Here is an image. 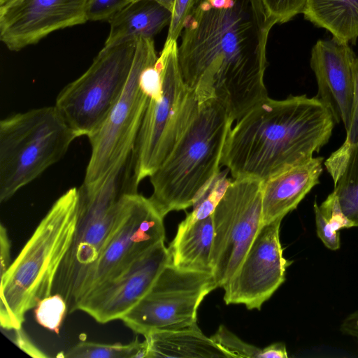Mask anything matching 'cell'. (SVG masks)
<instances>
[{
	"label": "cell",
	"instance_id": "6da1fadb",
	"mask_svg": "<svg viewBox=\"0 0 358 358\" xmlns=\"http://www.w3.org/2000/svg\"><path fill=\"white\" fill-rule=\"evenodd\" d=\"M275 24L260 0L195 1L178 62L199 105L216 99L235 121L268 96L266 45Z\"/></svg>",
	"mask_w": 358,
	"mask_h": 358
},
{
	"label": "cell",
	"instance_id": "7a4b0ae2",
	"mask_svg": "<svg viewBox=\"0 0 358 358\" xmlns=\"http://www.w3.org/2000/svg\"><path fill=\"white\" fill-rule=\"evenodd\" d=\"M222 152L221 165L233 179L264 182L306 161L329 141L336 122L316 96H266L236 120Z\"/></svg>",
	"mask_w": 358,
	"mask_h": 358
},
{
	"label": "cell",
	"instance_id": "3957f363",
	"mask_svg": "<svg viewBox=\"0 0 358 358\" xmlns=\"http://www.w3.org/2000/svg\"><path fill=\"white\" fill-rule=\"evenodd\" d=\"M131 156L103 179L78 188L77 221L71 243L57 272L52 294H60L67 313L78 310L98 260L122 213L125 195L137 192Z\"/></svg>",
	"mask_w": 358,
	"mask_h": 358
},
{
	"label": "cell",
	"instance_id": "277c9868",
	"mask_svg": "<svg viewBox=\"0 0 358 358\" xmlns=\"http://www.w3.org/2000/svg\"><path fill=\"white\" fill-rule=\"evenodd\" d=\"M78 188L52 204L6 273L1 277V329H20L27 311L52 294L57 272L75 231Z\"/></svg>",
	"mask_w": 358,
	"mask_h": 358
},
{
	"label": "cell",
	"instance_id": "5b68a950",
	"mask_svg": "<svg viewBox=\"0 0 358 358\" xmlns=\"http://www.w3.org/2000/svg\"><path fill=\"white\" fill-rule=\"evenodd\" d=\"M234 120L219 101L199 105L198 114L174 150L149 177V198L164 217L193 206L220 172L223 148Z\"/></svg>",
	"mask_w": 358,
	"mask_h": 358
},
{
	"label": "cell",
	"instance_id": "8992f818",
	"mask_svg": "<svg viewBox=\"0 0 358 358\" xmlns=\"http://www.w3.org/2000/svg\"><path fill=\"white\" fill-rule=\"evenodd\" d=\"M79 136L55 106L19 113L0 122V201L59 161Z\"/></svg>",
	"mask_w": 358,
	"mask_h": 358
},
{
	"label": "cell",
	"instance_id": "52a82bcc",
	"mask_svg": "<svg viewBox=\"0 0 358 358\" xmlns=\"http://www.w3.org/2000/svg\"><path fill=\"white\" fill-rule=\"evenodd\" d=\"M157 61L161 91L149 101L131 155L138 185L170 155L199 110L195 92L185 83L180 72L177 41L165 42Z\"/></svg>",
	"mask_w": 358,
	"mask_h": 358
},
{
	"label": "cell",
	"instance_id": "ba28073f",
	"mask_svg": "<svg viewBox=\"0 0 358 358\" xmlns=\"http://www.w3.org/2000/svg\"><path fill=\"white\" fill-rule=\"evenodd\" d=\"M137 40L104 46L89 69L58 94L55 106L79 137L94 134L120 98L131 70Z\"/></svg>",
	"mask_w": 358,
	"mask_h": 358
},
{
	"label": "cell",
	"instance_id": "9c48e42d",
	"mask_svg": "<svg viewBox=\"0 0 358 358\" xmlns=\"http://www.w3.org/2000/svg\"><path fill=\"white\" fill-rule=\"evenodd\" d=\"M158 58L153 38H138L124 88L101 127L88 137L91 156L84 183L96 182L131 157L140 126L153 91L141 73Z\"/></svg>",
	"mask_w": 358,
	"mask_h": 358
},
{
	"label": "cell",
	"instance_id": "30bf717a",
	"mask_svg": "<svg viewBox=\"0 0 358 358\" xmlns=\"http://www.w3.org/2000/svg\"><path fill=\"white\" fill-rule=\"evenodd\" d=\"M262 182L233 179L213 214L212 273L217 287H223L243 261L262 227Z\"/></svg>",
	"mask_w": 358,
	"mask_h": 358
},
{
	"label": "cell",
	"instance_id": "8fae6325",
	"mask_svg": "<svg viewBox=\"0 0 358 358\" xmlns=\"http://www.w3.org/2000/svg\"><path fill=\"white\" fill-rule=\"evenodd\" d=\"M217 287L211 273L182 270L169 263L121 320L143 336L155 331L193 326L201 301Z\"/></svg>",
	"mask_w": 358,
	"mask_h": 358
},
{
	"label": "cell",
	"instance_id": "7c38bea8",
	"mask_svg": "<svg viewBox=\"0 0 358 358\" xmlns=\"http://www.w3.org/2000/svg\"><path fill=\"white\" fill-rule=\"evenodd\" d=\"M163 219L149 198L138 192L127 194L120 221L101 254L84 298L122 275L149 250L164 241Z\"/></svg>",
	"mask_w": 358,
	"mask_h": 358
},
{
	"label": "cell",
	"instance_id": "4fadbf2b",
	"mask_svg": "<svg viewBox=\"0 0 358 358\" xmlns=\"http://www.w3.org/2000/svg\"><path fill=\"white\" fill-rule=\"evenodd\" d=\"M282 220H276L260 229L238 269L222 287L226 304H243L249 310H260L285 282L291 262L283 257L280 241Z\"/></svg>",
	"mask_w": 358,
	"mask_h": 358
},
{
	"label": "cell",
	"instance_id": "5bb4252c",
	"mask_svg": "<svg viewBox=\"0 0 358 358\" xmlns=\"http://www.w3.org/2000/svg\"><path fill=\"white\" fill-rule=\"evenodd\" d=\"M169 263V249L164 241L160 242L122 275L89 293L78 310L101 324L121 320L144 297Z\"/></svg>",
	"mask_w": 358,
	"mask_h": 358
},
{
	"label": "cell",
	"instance_id": "9a60e30c",
	"mask_svg": "<svg viewBox=\"0 0 358 358\" xmlns=\"http://www.w3.org/2000/svg\"><path fill=\"white\" fill-rule=\"evenodd\" d=\"M88 0H22L0 10V40L11 51L88 21Z\"/></svg>",
	"mask_w": 358,
	"mask_h": 358
},
{
	"label": "cell",
	"instance_id": "2e32d148",
	"mask_svg": "<svg viewBox=\"0 0 358 358\" xmlns=\"http://www.w3.org/2000/svg\"><path fill=\"white\" fill-rule=\"evenodd\" d=\"M356 55L347 43L318 40L311 50L310 65L317 85L318 98L345 131L351 123Z\"/></svg>",
	"mask_w": 358,
	"mask_h": 358
},
{
	"label": "cell",
	"instance_id": "e0dca14e",
	"mask_svg": "<svg viewBox=\"0 0 358 358\" xmlns=\"http://www.w3.org/2000/svg\"><path fill=\"white\" fill-rule=\"evenodd\" d=\"M324 158L313 157L262 182L263 224L282 220L320 183Z\"/></svg>",
	"mask_w": 358,
	"mask_h": 358
},
{
	"label": "cell",
	"instance_id": "ac0fdd59",
	"mask_svg": "<svg viewBox=\"0 0 358 358\" xmlns=\"http://www.w3.org/2000/svg\"><path fill=\"white\" fill-rule=\"evenodd\" d=\"M171 12L155 0H137L124 7L109 20L110 31L104 46L138 38H153L169 25Z\"/></svg>",
	"mask_w": 358,
	"mask_h": 358
},
{
	"label": "cell",
	"instance_id": "d6986e66",
	"mask_svg": "<svg viewBox=\"0 0 358 358\" xmlns=\"http://www.w3.org/2000/svg\"><path fill=\"white\" fill-rule=\"evenodd\" d=\"M213 238L212 215L198 220L185 217L178 224L176 234L168 248L171 263L182 270L212 273L210 255Z\"/></svg>",
	"mask_w": 358,
	"mask_h": 358
},
{
	"label": "cell",
	"instance_id": "ffe728a7",
	"mask_svg": "<svg viewBox=\"0 0 358 358\" xmlns=\"http://www.w3.org/2000/svg\"><path fill=\"white\" fill-rule=\"evenodd\" d=\"M144 337L148 345V358L228 357L196 324L180 329L152 331Z\"/></svg>",
	"mask_w": 358,
	"mask_h": 358
},
{
	"label": "cell",
	"instance_id": "44dd1931",
	"mask_svg": "<svg viewBox=\"0 0 358 358\" xmlns=\"http://www.w3.org/2000/svg\"><path fill=\"white\" fill-rule=\"evenodd\" d=\"M302 13L339 42L355 43L358 37V0H306Z\"/></svg>",
	"mask_w": 358,
	"mask_h": 358
},
{
	"label": "cell",
	"instance_id": "7402d4cb",
	"mask_svg": "<svg viewBox=\"0 0 358 358\" xmlns=\"http://www.w3.org/2000/svg\"><path fill=\"white\" fill-rule=\"evenodd\" d=\"M333 181L344 214L358 227V142L348 151Z\"/></svg>",
	"mask_w": 358,
	"mask_h": 358
},
{
	"label": "cell",
	"instance_id": "603a6c76",
	"mask_svg": "<svg viewBox=\"0 0 358 358\" xmlns=\"http://www.w3.org/2000/svg\"><path fill=\"white\" fill-rule=\"evenodd\" d=\"M148 345L146 340L140 342L138 338L128 344L116 343L105 344L80 341L59 357L67 358H148Z\"/></svg>",
	"mask_w": 358,
	"mask_h": 358
},
{
	"label": "cell",
	"instance_id": "cb8c5ba5",
	"mask_svg": "<svg viewBox=\"0 0 358 358\" xmlns=\"http://www.w3.org/2000/svg\"><path fill=\"white\" fill-rule=\"evenodd\" d=\"M358 142V56L354 64V100L350 126L346 131V137L342 145L325 161L324 166L332 179L341 169L350 148Z\"/></svg>",
	"mask_w": 358,
	"mask_h": 358
},
{
	"label": "cell",
	"instance_id": "d4e9b609",
	"mask_svg": "<svg viewBox=\"0 0 358 358\" xmlns=\"http://www.w3.org/2000/svg\"><path fill=\"white\" fill-rule=\"evenodd\" d=\"M227 169L219 173L203 195L192 206L193 210L186 218L190 220H198L211 215L224 195L227 187L232 181L227 175Z\"/></svg>",
	"mask_w": 358,
	"mask_h": 358
},
{
	"label": "cell",
	"instance_id": "484cf974",
	"mask_svg": "<svg viewBox=\"0 0 358 358\" xmlns=\"http://www.w3.org/2000/svg\"><path fill=\"white\" fill-rule=\"evenodd\" d=\"M67 313V305L59 294H52L43 299L35 308L37 322L43 327L59 332L64 315Z\"/></svg>",
	"mask_w": 358,
	"mask_h": 358
},
{
	"label": "cell",
	"instance_id": "4316f807",
	"mask_svg": "<svg viewBox=\"0 0 358 358\" xmlns=\"http://www.w3.org/2000/svg\"><path fill=\"white\" fill-rule=\"evenodd\" d=\"M210 338L228 357H261L262 349L242 341L224 325Z\"/></svg>",
	"mask_w": 358,
	"mask_h": 358
},
{
	"label": "cell",
	"instance_id": "83f0119b",
	"mask_svg": "<svg viewBox=\"0 0 358 358\" xmlns=\"http://www.w3.org/2000/svg\"><path fill=\"white\" fill-rule=\"evenodd\" d=\"M268 16L275 24H282L302 13L306 0H260Z\"/></svg>",
	"mask_w": 358,
	"mask_h": 358
},
{
	"label": "cell",
	"instance_id": "f1b7e54d",
	"mask_svg": "<svg viewBox=\"0 0 358 358\" xmlns=\"http://www.w3.org/2000/svg\"><path fill=\"white\" fill-rule=\"evenodd\" d=\"M319 209L330 226L337 231L355 227L354 223L344 214L335 192L328 195L319 206Z\"/></svg>",
	"mask_w": 358,
	"mask_h": 358
},
{
	"label": "cell",
	"instance_id": "f546056e",
	"mask_svg": "<svg viewBox=\"0 0 358 358\" xmlns=\"http://www.w3.org/2000/svg\"><path fill=\"white\" fill-rule=\"evenodd\" d=\"M136 0H88L87 19L90 21H108L117 12Z\"/></svg>",
	"mask_w": 358,
	"mask_h": 358
},
{
	"label": "cell",
	"instance_id": "4dcf8cb0",
	"mask_svg": "<svg viewBox=\"0 0 358 358\" xmlns=\"http://www.w3.org/2000/svg\"><path fill=\"white\" fill-rule=\"evenodd\" d=\"M195 0H175L166 41H177L181 36Z\"/></svg>",
	"mask_w": 358,
	"mask_h": 358
},
{
	"label": "cell",
	"instance_id": "1f68e13d",
	"mask_svg": "<svg viewBox=\"0 0 358 358\" xmlns=\"http://www.w3.org/2000/svg\"><path fill=\"white\" fill-rule=\"evenodd\" d=\"M316 231L317 236L329 250H336L341 247L340 233L335 231L328 223L319 209L316 201L313 205Z\"/></svg>",
	"mask_w": 358,
	"mask_h": 358
},
{
	"label": "cell",
	"instance_id": "d6a6232c",
	"mask_svg": "<svg viewBox=\"0 0 358 358\" xmlns=\"http://www.w3.org/2000/svg\"><path fill=\"white\" fill-rule=\"evenodd\" d=\"M2 329L8 333L7 335L12 336L11 337L8 336L9 338L22 350L29 354L30 356L34 357H47V356L31 342L22 327L20 329Z\"/></svg>",
	"mask_w": 358,
	"mask_h": 358
},
{
	"label": "cell",
	"instance_id": "836d02e7",
	"mask_svg": "<svg viewBox=\"0 0 358 358\" xmlns=\"http://www.w3.org/2000/svg\"><path fill=\"white\" fill-rule=\"evenodd\" d=\"M10 242L8 236L6 227L1 224L0 227V259H1V277L3 276L9 268L10 263Z\"/></svg>",
	"mask_w": 358,
	"mask_h": 358
},
{
	"label": "cell",
	"instance_id": "e575fe53",
	"mask_svg": "<svg viewBox=\"0 0 358 358\" xmlns=\"http://www.w3.org/2000/svg\"><path fill=\"white\" fill-rule=\"evenodd\" d=\"M288 357L283 343H273L262 349L261 358H287Z\"/></svg>",
	"mask_w": 358,
	"mask_h": 358
},
{
	"label": "cell",
	"instance_id": "d590c367",
	"mask_svg": "<svg viewBox=\"0 0 358 358\" xmlns=\"http://www.w3.org/2000/svg\"><path fill=\"white\" fill-rule=\"evenodd\" d=\"M22 0H0V10L6 9Z\"/></svg>",
	"mask_w": 358,
	"mask_h": 358
},
{
	"label": "cell",
	"instance_id": "8d00e7d4",
	"mask_svg": "<svg viewBox=\"0 0 358 358\" xmlns=\"http://www.w3.org/2000/svg\"><path fill=\"white\" fill-rule=\"evenodd\" d=\"M155 1H156L159 3H160L165 8H166L171 12H172L175 0H155Z\"/></svg>",
	"mask_w": 358,
	"mask_h": 358
},
{
	"label": "cell",
	"instance_id": "74e56055",
	"mask_svg": "<svg viewBox=\"0 0 358 358\" xmlns=\"http://www.w3.org/2000/svg\"><path fill=\"white\" fill-rule=\"evenodd\" d=\"M195 1H196V0H195Z\"/></svg>",
	"mask_w": 358,
	"mask_h": 358
},
{
	"label": "cell",
	"instance_id": "f35d334b",
	"mask_svg": "<svg viewBox=\"0 0 358 358\" xmlns=\"http://www.w3.org/2000/svg\"><path fill=\"white\" fill-rule=\"evenodd\" d=\"M137 1V0H136Z\"/></svg>",
	"mask_w": 358,
	"mask_h": 358
}]
</instances>
